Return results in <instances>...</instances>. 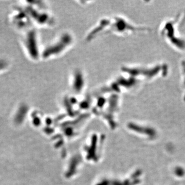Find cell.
<instances>
[{"mask_svg": "<svg viewBox=\"0 0 185 185\" xmlns=\"http://www.w3.org/2000/svg\"><path fill=\"white\" fill-rule=\"evenodd\" d=\"M72 41V37L69 34H66L62 36L58 40L45 50L43 54L44 57L45 58H49V57L61 54L70 46Z\"/></svg>", "mask_w": 185, "mask_h": 185, "instance_id": "6da1fadb", "label": "cell"}, {"mask_svg": "<svg viewBox=\"0 0 185 185\" xmlns=\"http://www.w3.org/2000/svg\"><path fill=\"white\" fill-rule=\"evenodd\" d=\"M27 50L29 52L31 56L35 57V58H37L38 55V44H37V40H36V34L34 31H31L29 33V34L27 36Z\"/></svg>", "mask_w": 185, "mask_h": 185, "instance_id": "7a4b0ae2", "label": "cell"}]
</instances>
